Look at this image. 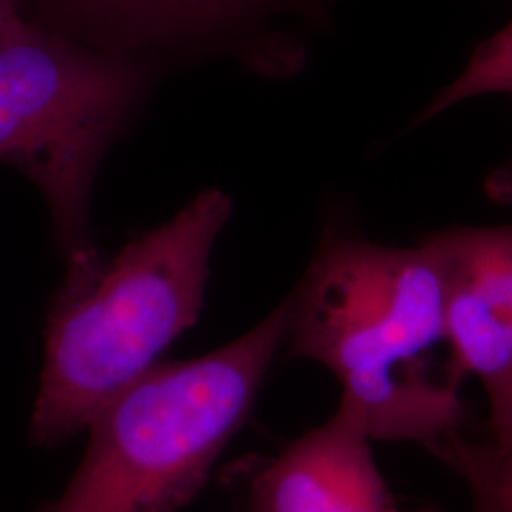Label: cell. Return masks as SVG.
I'll return each instance as SVG.
<instances>
[{
    "instance_id": "obj_1",
    "label": "cell",
    "mask_w": 512,
    "mask_h": 512,
    "mask_svg": "<svg viewBox=\"0 0 512 512\" xmlns=\"http://www.w3.org/2000/svg\"><path fill=\"white\" fill-rule=\"evenodd\" d=\"M287 302V355L332 372L338 408L372 442H412L433 454L463 435L473 410L463 382L431 355L446 332L442 274L429 249L329 234Z\"/></svg>"
},
{
    "instance_id": "obj_2",
    "label": "cell",
    "mask_w": 512,
    "mask_h": 512,
    "mask_svg": "<svg viewBox=\"0 0 512 512\" xmlns=\"http://www.w3.org/2000/svg\"><path fill=\"white\" fill-rule=\"evenodd\" d=\"M230 215V198L209 190L114 256L93 249L69 256L46 315L29 420L35 448L55 450L82 435L198 323L211 251Z\"/></svg>"
},
{
    "instance_id": "obj_3",
    "label": "cell",
    "mask_w": 512,
    "mask_h": 512,
    "mask_svg": "<svg viewBox=\"0 0 512 512\" xmlns=\"http://www.w3.org/2000/svg\"><path fill=\"white\" fill-rule=\"evenodd\" d=\"M287 321L285 298L238 340L129 385L90 421L71 480L37 512H183L251 420Z\"/></svg>"
},
{
    "instance_id": "obj_4",
    "label": "cell",
    "mask_w": 512,
    "mask_h": 512,
    "mask_svg": "<svg viewBox=\"0 0 512 512\" xmlns=\"http://www.w3.org/2000/svg\"><path fill=\"white\" fill-rule=\"evenodd\" d=\"M143 80L128 54L92 48L31 18L0 38V162L37 184L67 256L92 249L93 179Z\"/></svg>"
},
{
    "instance_id": "obj_5",
    "label": "cell",
    "mask_w": 512,
    "mask_h": 512,
    "mask_svg": "<svg viewBox=\"0 0 512 512\" xmlns=\"http://www.w3.org/2000/svg\"><path fill=\"white\" fill-rule=\"evenodd\" d=\"M439 262L448 366L488 397L490 440L512 454V224L456 226L420 239Z\"/></svg>"
},
{
    "instance_id": "obj_6",
    "label": "cell",
    "mask_w": 512,
    "mask_h": 512,
    "mask_svg": "<svg viewBox=\"0 0 512 512\" xmlns=\"http://www.w3.org/2000/svg\"><path fill=\"white\" fill-rule=\"evenodd\" d=\"M372 440L344 410L272 456H245L222 473L236 512H403Z\"/></svg>"
},
{
    "instance_id": "obj_7",
    "label": "cell",
    "mask_w": 512,
    "mask_h": 512,
    "mask_svg": "<svg viewBox=\"0 0 512 512\" xmlns=\"http://www.w3.org/2000/svg\"><path fill=\"white\" fill-rule=\"evenodd\" d=\"M33 19L74 40L120 52L148 44L260 35L281 18L317 21L325 0H35Z\"/></svg>"
},
{
    "instance_id": "obj_8",
    "label": "cell",
    "mask_w": 512,
    "mask_h": 512,
    "mask_svg": "<svg viewBox=\"0 0 512 512\" xmlns=\"http://www.w3.org/2000/svg\"><path fill=\"white\" fill-rule=\"evenodd\" d=\"M492 93H512V19L494 37L476 46L463 73L429 103L418 122L435 118L463 101Z\"/></svg>"
},
{
    "instance_id": "obj_9",
    "label": "cell",
    "mask_w": 512,
    "mask_h": 512,
    "mask_svg": "<svg viewBox=\"0 0 512 512\" xmlns=\"http://www.w3.org/2000/svg\"><path fill=\"white\" fill-rule=\"evenodd\" d=\"M467 484L469 492L488 497L501 512H512V454L495 448L492 440L465 439L442 442L433 452Z\"/></svg>"
},
{
    "instance_id": "obj_10",
    "label": "cell",
    "mask_w": 512,
    "mask_h": 512,
    "mask_svg": "<svg viewBox=\"0 0 512 512\" xmlns=\"http://www.w3.org/2000/svg\"><path fill=\"white\" fill-rule=\"evenodd\" d=\"M486 194L492 202L512 209V160L497 167L486 181Z\"/></svg>"
},
{
    "instance_id": "obj_11",
    "label": "cell",
    "mask_w": 512,
    "mask_h": 512,
    "mask_svg": "<svg viewBox=\"0 0 512 512\" xmlns=\"http://www.w3.org/2000/svg\"><path fill=\"white\" fill-rule=\"evenodd\" d=\"M27 0H0V38L14 31L29 16L25 14Z\"/></svg>"
},
{
    "instance_id": "obj_12",
    "label": "cell",
    "mask_w": 512,
    "mask_h": 512,
    "mask_svg": "<svg viewBox=\"0 0 512 512\" xmlns=\"http://www.w3.org/2000/svg\"><path fill=\"white\" fill-rule=\"evenodd\" d=\"M471 501H473V512H501L497 507H495L494 503L488 499V497H484L482 494H476V492H471ZM414 512H446L442 511L440 507L437 505H429V507H421L418 511Z\"/></svg>"
}]
</instances>
